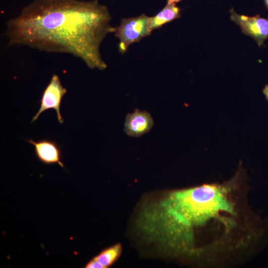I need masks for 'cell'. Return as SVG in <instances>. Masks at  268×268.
Instances as JSON below:
<instances>
[{
  "label": "cell",
  "mask_w": 268,
  "mask_h": 268,
  "mask_svg": "<svg viewBox=\"0 0 268 268\" xmlns=\"http://www.w3.org/2000/svg\"><path fill=\"white\" fill-rule=\"evenodd\" d=\"M246 175L170 191L146 205L143 231L150 242L175 257L202 266H221L253 254L267 233L248 204Z\"/></svg>",
  "instance_id": "obj_1"
},
{
  "label": "cell",
  "mask_w": 268,
  "mask_h": 268,
  "mask_svg": "<svg viewBox=\"0 0 268 268\" xmlns=\"http://www.w3.org/2000/svg\"><path fill=\"white\" fill-rule=\"evenodd\" d=\"M107 7L96 0H34L6 22L9 44L80 58L91 69L104 70L100 46L115 27Z\"/></svg>",
  "instance_id": "obj_2"
},
{
  "label": "cell",
  "mask_w": 268,
  "mask_h": 268,
  "mask_svg": "<svg viewBox=\"0 0 268 268\" xmlns=\"http://www.w3.org/2000/svg\"><path fill=\"white\" fill-rule=\"evenodd\" d=\"M150 18L142 14L135 17L123 18L120 25L115 27L114 33L120 40L119 51L121 54H124L132 44L150 35L148 29Z\"/></svg>",
  "instance_id": "obj_3"
},
{
  "label": "cell",
  "mask_w": 268,
  "mask_h": 268,
  "mask_svg": "<svg viewBox=\"0 0 268 268\" xmlns=\"http://www.w3.org/2000/svg\"><path fill=\"white\" fill-rule=\"evenodd\" d=\"M230 19L236 23L243 33L251 37L259 46H262L268 38V18L260 17L258 14L254 16H248L236 13L231 8Z\"/></svg>",
  "instance_id": "obj_4"
},
{
  "label": "cell",
  "mask_w": 268,
  "mask_h": 268,
  "mask_svg": "<svg viewBox=\"0 0 268 268\" xmlns=\"http://www.w3.org/2000/svg\"><path fill=\"white\" fill-rule=\"evenodd\" d=\"M67 90L64 88L61 83L59 77L57 74H53L50 83L44 89L39 110L33 117L31 122L33 123L44 111L54 109L57 113V119L60 124H63L64 119L60 112V105L64 96L66 94Z\"/></svg>",
  "instance_id": "obj_5"
},
{
  "label": "cell",
  "mask_w": 268,
  "mask_h": 268,
  "mask_svg": "<svg viewBox=\"0 0 268 268\" xmlns=\"http://www.w3.org/2000/svg\"><path fill=\"white\" fill-rule=\"evenodd\" d=\"M153 124V119L148 112L136 109L127 115L124 131L130 136L139 137L150 131Z\"/></svg>",
  "instance_id": "obj_6"
},
{
  "label": "cell",
  "mask_w": 268,
  "mask_h": 268,
  "mask_svg": "<svg viewBox=\"0 0 268 268\" xmlns=\"http://www.w3.org/2000/svg\"><path fill=\"white\" fill-rule=\"evenodd\" d=\"M28 142L34 146L35 153L41 162L46 164L58 163L64 168V164L60 161L62 154L61 147L57 142L47 139L38 141L30 139Z\"/></svg>",
  "instance_id": "obj_7"
},
{
  "label": "cell",
  "mask_w": 268,
  "mask_h": 268,
  "mask_svg": "<svg viewBox=\"0 0 268 268\" xmlns=\"http://www.w3.org/2000/svg\"><path fill=\"white\" fill-rule=\"evenodd\" d=\"M180 9L175 3H167L165 6L156 15L150 17L148 29L151 32L161 27L164 24L180 18Z\"/></svg>",
  "instance_id": "obj_8"
},
{
  "label": "cell",
  "mask_w": 268,
  "mask_h": 268,
  "mask_svg": "<svg viewBox=\"0 0 268 268\" xmlns=\"http://www.w3.org/2000/svg\"><path fill=\"white\" fill-rule=\"evenodd\" d=\"M121 253V246L118 244L105 249L94 258L99 263L102 268H106L115 262Z\"/></svg>",
  "instance_id": "obj_9"
},
{
  "label": "cell",
  "mask_w": 268,
  "mask_h": 268,
  "mask_svg": "<svg viewBox=\"0 0 268 268\" xmlns=\"http://www.w3.org/2000/svg\"><path fill=\"white\" fill-rule=\"evenodd\" d=\"M86 268H102V266L94 258L90 260L85 266Z\"/></svg>",
  "instance_id": "obj_10"
},
{
  "label": "cell",
  "mask_w": 268,
  "mask_h": 268,
  "mask_svg": "<svg viewBox=\"0 0 268 268\" xmlns=\"http://www.w3.org/2000/svg\"><path fill=\"white\" fill-rule=\"evenodd\" d=\"M263 93L266 96L267 99L268 100V85H266L263 89Z\"/></svg>",
  "instance_id": "obj_11"
},
{
  "label": "cell",
  "mask_w": 268,
  "mask_h": 268,
  "mask_svg": "<svg viewBox=\"0 0 268 268\" xmlns=\"http://www.w3.org/2000/svg\"><path fill=\"white\" fill-rule=\"evenodd\" d=\"M182 0H167V3H176L177 2H178Z\"/></svg>",
  "instance_id": "obj_12"
},
{
  "label": "cell",
  "mask_w": 268,
  "mask_h": 268,
  "mask_svg": "<svg viewBox=\"0 0 268 268\" xmlns=\"http://www.w3.org/2000/svg\"><path fill=\"white\" fill-rule=\"evenodd\" d=\"M265 4V6L268 10V0H263Z\"/></svg>",
  "instance_id": "obj_13"
}]
</instances>
